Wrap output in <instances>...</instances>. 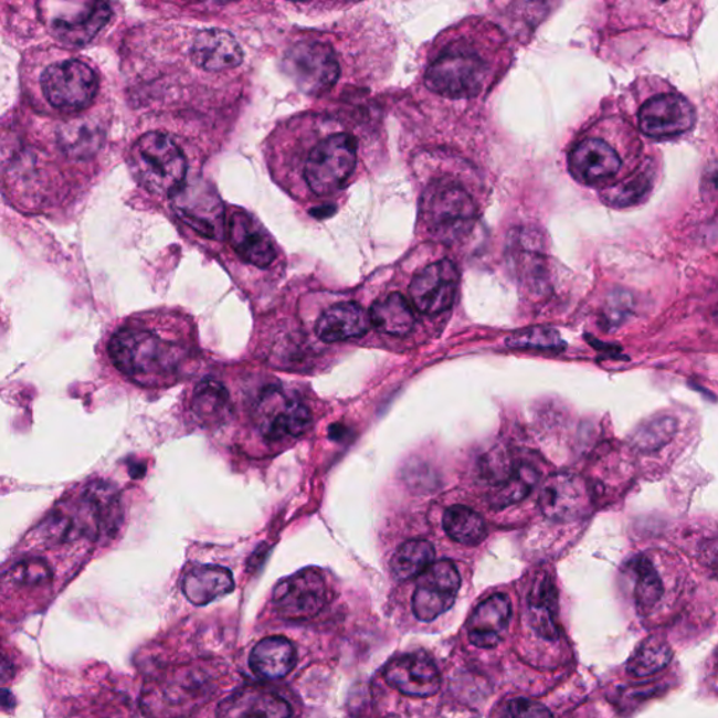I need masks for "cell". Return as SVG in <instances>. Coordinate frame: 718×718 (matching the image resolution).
Wrapping results in <instances>:
<instances>
[{
  "label": "cell",
  "mask_w": 718,
  "mask_h": 718,
  "mask_svg": "<svg viewBox=\"0 0 718 718\" xmlns=\"http://www.w3.org/2000/svg\"><path fill=\"white\" fill-rule=\"evenodd\" d=\"M191 409L201 421L213 424L225 420L231 410V397L221 382L205 379L192 393Z\"/></svg>",
  "instance_id": "27"
},
{
  "label": "cell",
  "mask_w": 718,
  "mask_h": 718,
  "mask_svg": "<svg viewBox=\"0 0 718 718\" xmlns=\"http://www.w3.org/2000/svg\"><path fill=\"white\" fill-rule=\"evenodd\" d=\"M326 600V582L315 570L299 571L281 581L273 595L275 609L285 619L314 617Z\"/></svg>",
  "instance_id": "12"
},
{
  "label": "cell",
  "mask_w": 718,
  "mask_h": 718,
  "mask_svg": "<svg viewBox=\"0 0 718 718\" xmlns=\"http://www.w3.org/2000/svg\"><path fill=\"white\" fill-rule=\"evenodd\" d=\"M460 273L451 260H440L420 272L410 284V298L424 315H440L454 305Z\"/></svg>",
  "instance_id": "11"
},
{
  "label": "cell",
  "mask_w": 718,
  "mask_h": 718,
  "mask_svg": "<svg viewBox=\"0 0 718 718\" xmlns=\"http://www.w3.org/2000/svg\"><path fill=\"white\" fill-rule=\"evenodd\" d=\"M476 212L469 192L452 180L430 184L421 200L426 231L442 243H454L466 236L475 225Z\"/></svg>",
  "instance_id": "3"
},
{
  "label": "cell",
  "mask_w": 718,
  "mask_h": 718,
  "mask_svg": "<svg viewBox=\"0 0 718 718\" xmlns=\"http://www.w3.org/2000/svg\"><path fill=\"white\" fill-rule=\"evenodd\" d=\"M229 242L239 257L258 268H267L277 257V249L270 233L256 218L235 211L229 220Z\"/></svg>",
  "instance_id": "14"
},
{
  "label": "cell",
  "mask_w": 718,
  "mask_h": 718,
  "mask_svg": "<svg viewBox=\"0 0 718 718\" xmlns=\"http://www.w3.org/2000/svg\"><path fill=\"white\" fill-rule=\"evenodd\" d=\"M108 352L125 377L142 387H158L179 377L191 356V347L184 340L138 323L122 327L112 337Z\"/></svg>",
  "instance_id": "1"
},
{
  "label": "cell",
  "mask_w": 718,
  "mask_h": 718,
  "mask_svg": "<svg viewBox=\"0 0 718 718\" xmlns=\"http://www.w3.org/2000/svg\"><path fill=\"white\" fill-rule=\"evenodd\" d=\"M40 83L46 102L62 113L85 110L98 88L95 71L80 60L55 62L43 72Z\"/></svg>",
  "instance_id": "6"
},
{
  "label": "cell",
  "mask_w": 718,
  "mask_h": 718,
  "mask_svg": "<svg viewBox=\"0 0 718 718\" xmlns=\"http://www.w3.org/2000/svg\"><path fill=\"white\" fill-rule=\"evenodd\" d=\"M357 139L347 133H335L317 140L304 161V180L317 197L342 190L356 170Z\"/></svg>",
  "instance_id": "4"
},
{
  "label": "cell",
  "mask_w": 718,
  "mask_h": 718,
  "mask_svg": "<svg viewBox=\"0 0 718 718\" xmlns=\"http://www.w3.org/2000/svg\"><path fill=\"white\" fill-rule=\"evenodd\" d=\"M539 507L555 522H574L591 509V494L584 478L572 473H558L545 482Z\"/></svg>",
  "instance_id": "10"
},
{
  "label": "cell",
  "mask_w": 718,
  "mask_h": 718,
  "mask_svg": "<svg viewBox=\"0 0 718 718\" xmlns=\"http://www.w3.org/2000/svg\"><path fill=\"white\" fill-rule=\"evenodd\" d=\"M695 119L694 106L675 93L650 98L638 114L640 129L655 139L679 137L694 127Z\"/></svg>",
  "instance_id": "13"
},
{
  "label": "cell",
  "mask_w": 718,
  "mask_h": 718,
  "mask_svg": "<svg viewBox=\"0 0 718 718\" xmlns=\"http://www.w3.org/2000/svg\"><path fill=\"white\" fill-rule=\"evenodd\" d=\"M539 481V473L528 465L519 466L503 482L501 490L494 497L498 507L518 503L529 496Z\"/></svg>",
  "instance_id": "33"
},
{
  "label": "cell",
  "mask_w": 718,
  "mask_h": 718,
  "mask_svg": "<svg viewBox=\"0 0 718 718\" xmlns=\"http://www.w3.org/2000/svg\"><path fill=\"white\" fill-rule=\"evenodd\" d=\"M260 436L268 444L298 439L310 429L312 413L299 400L286 398L278 388L265 389L254 408Z\"/></svg>",
  "instance_id": "8"
},
{
  "label": "cell",
  "mask_w": 718,
  "mask_h": 718,
  "mask_svg": "<svg viewBox=\"0 0 718 718\" xmlns=\"http://www.w3.org/2000/svg\"><path fill=\"white\" fill-rule=\"evenodd\" d=\"M371 325L383 335L405 336L415 325V316L409 300L402 294L393 293L372 305Z\"/></svg>",
  "instance_id": "26"
},
{
  "label": "cell",
  "mask_w": 718,
  "mask_h": 718,
  "mask_svg": "<svg viewBox=\"0 0 718 718\" xmlns=\"http://www.w3.org/2000/svg\"><path fill=\"white\" fill-rule=\"evenodd\" d=\"M249 664L258 678L267 680L284 678L296 664L294 644L285 637L264 638L253 648Z\"/></svg>",
  "instance_id": "24"
},
{
  "label": "cell",
  "mask_w": 718,
  "mask_h": 718,
  "mask_svg": "<svg viewBox=\"0 0 718 718\" xmlns=\"http://www.w3.org/2000/svg\"><path fill=\"white\" fill-rule=\"evenodd\" d=\"M528 605L530 623H532L536 633L550 642L558 640L560 634L558 591L549 576L545 574L535 581L532 590L529 592Z\"/></svg>",
  "instance_id": "25"
},
{
  "label": "cell",
  "mask_w": 718,
  "mask_h": 718,
  "mask_svg": "<svg viewBox=\"0 0 718 718\" xmlns=\"http://www.w3.org/2000/svg\"><path fill=\"white\" fill-rule=\"evenodd\" d=\"M509 348H534V350H561L564 341L558 330L549 327H530V329L519 330L509 336L506 341Z\"/></svg>",
  "instance_id": "36"
},
{
  "label": "cell",
  "mask_w": 718,
  "mask_h": 718,
  "mask_svg": "<svg viewBox=\"0 0 718 718\" xmlns=\"http://www.w3.org/2000/svg\"><path fill=\"white\" fill-rule=\"evenodd\" d=\"M131 165L139 184L150 194L173 199L184 184L187 159L168 135L149 133L140 137L133 148Z\"/></svg>",
  "instance_id": "2"
},
{
  "label": "cell",
  "mask_w": 718,
  "mask_h": 718,
  "mask_svg": "<svg viewBox=\"0 0 718 718\" xmlns=\"http://www.w3.org/2000/svg\"><path fill=\"white\" fill-rule=\"evenodd\" d=\"M444 529L455 542L467 546L482 543L487 536L486 522L482 515L465 506L446 509Z\"/></svg>",
  "instance_id": "28"
},
{
  "label": "cell",
  "mask_w": 718,
  "mask_h": 718,
  "mask_svg": "<svg viewBox=\"0 0 718 718\" xmlns=\"http://www.w3.org/2000/svg\"><path fill=\"white\" fill-rule=\"evenodd\" d=\"M235 588L232 572L220 566H197L183 579V592L191 603L204 606Z\"/></svg>",
  "instance_id": "23"
},
{
  "label": "cell",
  "mask_w": 718,
  "mask_h": 718,
  "mask_svg": "<svg viewBox=\"0 0 718 718\" xmlns=\"http://www.w3.org/2000/svg\"><path fill=\"white\" fill-rule=\"evenodd\" d=\"M717 659H718V653H717ZM717 665H718V663H717Z\"/></svg>",
  "instance_id": "39"
},
{
  "label": "cell",
  "mask_w": 718,
  "mask_h": 718,
  "mask_svg": "<svg viewBox=\"0 0 718 718\" xmlns=\"http://www.w3.org/2000/svg\"><path fill=\"white\" fill-rule=\"evenodd\" d=\"M102 134L91 123H75L61 133L62 147L66 154L83 156L95 152L101 145Z\"/></svg>",
  "instance_id": "35"
},
{
  "label": "cell",
  "mask_w": 718,
  "mask_h": 718,
  "mask_svg": "<svg viewBox=\"0 0 718 718\" xmlns=\"http://www.w3.org/2000/svg\"><path fill=\"white\" fill-rule=\"evenodd\" d=\"M176 211L190 226L207 237L221 239L223 233V207L215 192L191 187L173 197Z\"/></svg>",
  "instance_id": "19"
},
{
  "label": "cell",
  "mask_w": 718,
  "mask_h": 718,
  "mask_svg": "<svg viewBox=\"0 0 718 718\" xmlns=\"http://www.w3.org/2000/svg\"><path fill=\"white\" fill-rule=\"evenodd\" d=\"M678 429L673 418H658L643 424L633 435V445L640 451H657L674 439Z\"/></svg>",
  "instance_id": "34"
},
{
  "label": "cell",
  "mask_w": 718,
  "mask_h": 718,
  "mask_svg": "<svg viewBox=\"0 0 718 718\" xmlns=\"http://www.w3.org/2000/svg\"><path fill=\"white\" fill-rule=\"evenodd\" d=\"M634 570L637 574L636 588H634L637 606L642 612L652 611L663 596V582L647 559H638Z\"/></svg>",
  "instance_id": "32"
},
{
  "label": "cell",
  "mask_w": 718,
  "mask_h": 718,
  "mask_svg": "<svg viewBox=\"0 0 718 718\" xmlns=\"http://www.w3.org/2000/svg\"><path fill=\"white\" fill-rule=\"evenodd\" d=\"M511 613V602L506 595L487 598L475 609L467 624L471 642L478 648L496 647L508 629Z\"/></svg>",
  "instance_id": "20"
},
{
  "label": "cell",
  "mask_w": 718,
  "mask_h": 718,
  "mask_svg": "<svg viewBox=\"0 0 718 718\" xmlns=\"http://www.w3.org/2000/svg\"><path fill=\"white\" fill-rule=\"evenodd\" d=\"M435 550L426 540H410L394 553L390 569L394 579L408 581L420 577L433 564Z\"/></svg>",
  "instance_id": "29"
},
{
  "label": "cell",
  "mask_w": 718,
  "mask_h": 718,
  "mask_svg": "<svg viewBox=\"0 0 718 718\" xmlns=\"http://www.w3.org/2000/svg\"><path fill=\"white\" fill-rule=\"evenodd\" d=\"M49 564L41 559H24L9 570V579L15 585L39 587L51 581Z\"/></svg>",
  "instance_id": "37"
},
{
  "label": "cell",
  "mask_w": 718,
  "mask_h": 718,
  "mask_svg": "<svg viewBox=\"0 0 718 718\" xmlns=\"http://www.w3.org/2000/svg\"><path fill=\"white\" fill-rule=\"evenodd\" d=\"M384 678L403 695L434 696L441 688V674L424 654H405L393 659L384 671Z\"/></svg>",
  "instance_id": "16"
},
{
  "label": "cell",
  "mask_w": 718,
  "mask_h": 718,
  "mask_svg": "<svg viewBox=\"0 0 718 718\" xmlns=\"http://www.w3.org/2000/svg\"><path fill=\"white\" fill-rule=\"evenodd\" d=\"M487 74V62L476 50L452 45L429 67L425 85L447 98H471L482 91Z\"/></svg>",
  "instance_id": "5"
},
{
  "label": "cell",
  "mask_w": 718,
  "mask_h": 718,
  "mask_svg": "<svg viewBox=\"0 0 718 718\" xmlns=\"http://www.w3.org/2000/svg\"><path fill=\"white\" fill-rule=\"evenodd\" d=\"M243 56L241 45L225 30H202L192 40L191 60L205 72L233 70L242 64Z\"/></svg>",
  "instance_id": "18"
},
{
  "label": "cell",
  "mask_w": 718,
  "mask_h": 718,
  "mask_svg": "<svg viewBox=\"0 0 718 718\" xmlns=\"http://www.w3.org/2000/svg\"><path fill=\"white\" fill-rule=\"evenodd\" d=\"M673 650L663 638L648 637L638 645L627 663V673L634 678H645L668 667Z\"/></svg>",
  "instance_id": "30"
},
{
  "label": "cell",
  "mask_w": 718,
  "mask_h": 718,
  "mask_svg": "<svg viewBox=\"0 0 718 718\" xmlns=\"http://www.w3.org/2000/svg\"><path fill=\"white\" fill-rule=\"evenodd\" d=\"M113 10L107 3L93 2L76 4V10L67 7V13L61 12L51 19V31L62 43L85 45L107 24Z\"/></svg>",
  "instance_id": "17"
},
{
  "label": "cell",
  "mask_w": 718,
  "mask_h": 718,
  "mask_svg": "<svg viewBox=\"0 0 718 718\" xmlns=\"http://www.w3.org/2000/svg\"><path fill=\"white\" fill-rule=\"evenodd\" d=\"M571 175L582 184L611 180L622 168L621 156L601 138H585L570 154Z\"/></svg>",
  "instance_id": "15"
},
{
  "label": "cell",
  "mask_w": 718,
  "mask_h": 718,
  "mask_svg": "<svg viewBox=\"0 0 718 718\" xmlns=\"http://www.w3.org/2000/svg\"><path fill=\"white\" fill-rule=\"evenodd\" d=\"M498 718H553L543 705L529 699H513L499 710Z\"/></svg>",
  "instance_id": "38"
},
{
  "label": "cell",
  "mask_w": 718,
  "mask_h": 718,
  "mask_svg": "<svg viewBox=\"0 0 718 718\" xmlns=\"http://www.w3.org/2000/svg\"><path fill=\"white\" fill-rule=\"evenodd\" d=\"M283 70L300 92L312 96L335 87L341 72L332 46L319 41H302L291 46L284 55Z\"/></svg>",
  "instance_id": "7"
},
{
  "label": "cell",
  "mask_w": 718,
  "mask_h": 718,
  "mask_svg": "<svg viewBox=\"0 0 718 718\" xmlns=\"http://www.w3.org/2000/svg\"><path fill=\"white\" fill-rule=\"evenodd\" d=\"M461 574L450 560L436 561L419 577L413 595L414 615L431 622L454 605L461 588Z\"/></svg>",
  "instance_id": "9"
},
{
  "label": "cell",
  "mask_w": 718,
  "mask_h": 718,
  "mask_svg": "<svg viewBox=\"0 0 718 718\" xmlns=\"http://www.w3.org/2000/svg\"><path fill=\"white\" fill-rule=\"evenodd\" d=\"M291 706L283 697L262 689H243L223 700L218 718H289Z\"/></svg>",
  "instance_id": "21"
},
{
  "label": "cell",
  "mask_w": 718,
  "mask_h": 718,
  "mask_svg": "<svg viewBox=\"0 0 718 718\" xmlns=\"http://www.w3.org/2000/svg\"><path fill=\"white\" fill-rule=\"evenodd\" d=\"M371 317L353 302L337 304L323 312L316 323L317 337L325 342H340L367 335Z\"/></svg>",
  "instance_id": "22"
},
{
  "label": "cell",
  "mask_w": 718,
  "mask_h": 718,
  "mask_svg": "<svg viewBox=\"0 0 718 718\" xmlns=\"http://www.w3.org/2000/svg\"><path fill=\"white\" fill-rule=\"evenodd\" d=\"M650 190H652V177L647 171H637L621 183L609 187L603 191L602 199L609 205L631 207L642 201Z\"/></svg>",
  "instance_id": "31"
}]
</instances>
